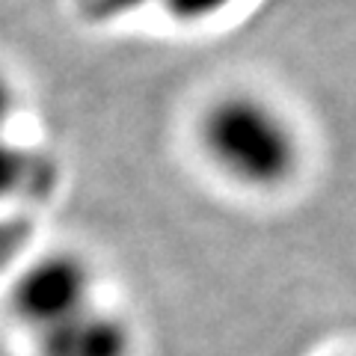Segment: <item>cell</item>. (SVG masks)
<instances>
[{
    "label": "cell",
    "instance_id": "1",
    "mask_svg": "<svg viewBox=\"0 0 356 356\" xmlns=\"http://www.w3.org/2000/svg\"><path fill=\"white\" fill-rule=\"evenodd\" d=\"M211 163L247 187H276L297 172L300 137L273 104L255 95L214 102L199 125Z\"/></svg>",
    "mask_w": 356,
    "mask_h": 356
},
{
    "label": "cell",
    "instance_id": "2",
    "mask_svg": "<svg viewBox=\"0 0 356 356\" xmlns=\"http://www.w3.org/2000/svg\"><path fill=\"white\" fill-rule=\"evenodd\" d=\"M92 306V267L77 252H48L30 261L9 288L13 315L36 336Z\"/></svg>",
    "mask_w": 356,
    "mask_h": 356
},
{
    "label": "cell",
    "instance_id": "3",
    "mask_svg": "<svg viewBox=\"0 0 356 356\" xmlns=\"http://www.w3.org/2000/svg\"><path fill=\"white\" fill-rule=\"evenodd\" d=\"M131 350L134 332L128 321L95 303L36 336L39 356H131Z\"/></svg>",
    "mask_w": 356,
    "mask_h": 356
},
{
    "label": "cell",
    "instance_id": "4",
    "mask_svg": "<svg viewBox=\"0 0 356 356\" xmlns=\"http://www.w3.org/2000/svg\"><path fill=\"white\" fill-rule=\"evenodd\" d=\"M51 163L39 158L36 152L13 146L6 137H0V199H15L30 193L48 191Z\"/></svg>",
    "mask_w": 356,
    "mask_h": 356
},
{
    "label": "cell",
    "instance_id": "5",
    "mask_svg": "<svg viewBox=\"0 0 356 356\" xmlns=\"http://www.w3.org/2000/svg\"><path fill=\"white\" fill-rule=\"evenodd\" d=\"M232 0H166L170 13L181 21H205L211 15L222 13Z\"/></svg>",
    "mask_w": 356,
    "mask_h": 356
},
{
    "label": "cell",
    "instance_id": "6",
    "mask_svg": "<svg viewBox=\"0 0 356 356\" xmlns=\"http://www.w3.org/2000/svg\"><path fill=\"white\" fill-rule=\"evenodd\" d=\"M143 3H149V0H81L83 13L95 21H113V18H122L134 13V9H140Z\"/></svg>",
    "mask_w": 356,
    "mask_h": 356
},
{
    "label": "cell",
    "instance_id": "7",
    "mask_svg": "<svg viewBox=\"0 0 356 356\" xmlns=\"http://www.w3.org/2000/svg\"><path fill=\"white\" fill-rule=\"evenodd\" d=\"M13 113H15V89L9 83L6 74H0V137H3Z\"/></svg>",
    "mask_w": 356,
    "mask_h": 356
}]
</instances>
